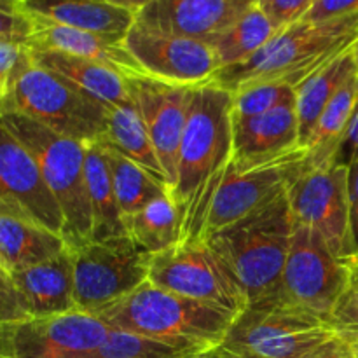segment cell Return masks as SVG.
Instances as JSON below:
<instances>
[{
	"label": "cell",
	"instance_id": "cell-1",
	"mask_svg": "<svg viewBox=\"0 0 358 358\" xmlns=\"http://www.w3.org/2000/svg\"><path fill=\"white\" fill-rule=\"evenodd\" d=\"M233 156V93L212 83L196 86L178 152L177 182L170 189L184 212L182 243L205 240L210 210Z\"/></svg>",
	"mask_w": 358,
	"mask_h": 358
},
{
	"label": "cell",
	"instance_id": "cell-2",
	"mask_svg": "<svg viewBox=\"0 0 358 358\" xmlns=\"http://www.w3.org/2000/svg\"><path fill=\"white\" fill-rule=\"evenodd\" d=\"M358 41V13L327 21H297L282 28L257 55L240 65L217 70L212 84L236 93L254 84L282 83L297 87Z\"/></svg>",
	"mask_w": 358,
	"mask_h": 358
},
{
	"label": "cell",
	"instance_id": "cell-3",
	"mask_svg": "<svg viewBox=\"0 0 358 358\" xmlns=\"http://www.w3.org/2000/svg\"><path fill=\"white\" fill-rule=\"evenodd\" d=\"M112 329L157 339L191 352L222 345L236 315L164 290L147 280L96 313Z\"/></svg>",
	"mask_w": 358,
	"mask_h": 358
},
{
	"label": "cell",
	"instance_id": "cell-4",
	"mask_svg": "<svg viewBox=\"0 0 358 358\" xmlns=\"http://www.w3.org/2000/svg\"><path fill=\"white\" fill-rule=\"evenodd\" d=\"M296 220L289 191L206 238V243L236 278L248 304L278 285L292 245Z\"/></svg>",
	"mask_w": 358,
	"mask_h": 358
},
{
	"label": "cell",
	"instance_id": "cell-5",
	"mask_svg": "<svg viewBox=\"0 0 358 358\" xmlns=\"http://www.w3.org/2000/svg\"><path fill=\"white\" fill-rule=\"evenodd\" d=\"M0 126L20 140L37 161L65 213V238L69 245L93 240V215L86 182V145L16 112H0Z\"/></svg>",
	"mask_w": 358,
	"mask_h": 358
},
{
	"label": "cell",
	"instance_id": "cell-6",
	"mask_svg": "<svg viewBox=\"0 0 358 358\" xmlns=\"http://www.w3.org/2000/svg\"><path fill=\"white\" fill-rule=\"evenodd\" d=\"M334 336L325 318L262 297L238 315L220 348L233 358H304Z\"/></svg>",
	"mask_w": 358,
	"mask_h": 358
},
{
	"label": "cell",
	"instance_id": "cell-7",
	"mask_svg": "<svg viewBox=\"0 0 358 358\" xmlns=\"http://www.w3.org/2000/svg\"><path fill=\"white\" fill-rule=\"evenodd\" d=\"M2 100L0 112H16L63 136L101 143L107 133L108 108L51 70L34 65Z\"/></svg>",
	"mask_w": 358,
	"mask_h": 358
},
{
	"label": "cell",
	"instance_id": "cell-8",
	"mask_svg": "<svg viewBox=\"0 0 358 358\" xmlns=\"http://www.w3.org/2000/svg\"><path fill=\"white\" fill-rule=\"evenodd\" d=\"M352 259H341L324 238L296 224L292 245L278 285L269 296L329 320L338 301L350 290Z\"/></svg>",
	"mask_w": 358,
	"mask_h": 358
},
{
	"label": "cell",
	"instance_id": "cell-9",
	"mask_svg": "<svg viewBox=\"0 0 358 358\" xmlns=\"http://www.w3.org/2000/svg\"><path fill=\"white\" fill-rule=\"evenodd\" d=\"M73 266V297L79 311L96 315L149 280L152 255L128 234L103 241L69 245Z\"/></svg>",
	"mask_w": 358,
	"mask_h": 358
},
{
	"label": "cell",
	"instance_id": "cell-10",
	"mask_svg": "<svg viewBox=\"0 0 358 358\" xmlns=\"http://www.w3.org/2000/svg\"><path fill=\"white\" fill-rule=\"evenodd\" d=\"M149 282L187 299L240 315L248 297L205 240L152 255Z\"/></svg>",
	"mask_w": 358,
	"mask_h": 358
},
{
	"label": "cell",
	"instance_id": "cell-11",
	"mask_svg": "<svg viewBox=\"0 0 358 358\" xmlns=\"http://www.w3.org/2000/svg\"><path fill=\"white\" fill-rule=\"evenodd\" d=\"M308 166V150L304 147L257 163L240 164L231 161L210 210L205 240L289 191Z\"/></svg>",
	"mask_w": 358,
	"mask_h": 358
},
{
	"label": "cell",
	"instance_id": "cell-12",
	"mask_svg": "<svg viewBox=\"0 0 358 358\" xmlns=\"http://www.w3.org/2000/svg\"><path fill=\"white\" fill-rule=\"evenodd\" d=\"M289 201L296 224L320 234L338 257L355 255L350 224L348 166L336 161L308 166L289 187Z\"/></svg>",
	"mask_w": 358,
	"mask_h": 358
},
{
	"label": "cell",
	"instance_id": "cell-13",
	"mask_svg": "<svg viewBox=\"0 0 358 358\" xmlns=\"http://www.w3.org/2000/svg\"><path fill=\"white\" fill-rule=\"evenodd\" d=\"M110 331L100 317L79 310L2 324V358H87Z\"/></svg>",
	"mask_w": 358,
	"mask_h": 358
},
{
	"label": "cell",
	"instance_id": "cell-14",
	"mask_svg": "<svg viewBox=\"0 0 358 358\" xmlns=\"http://www.w3.org/2000/svg\"><path fill=\"white\" fill-rule=\"evenodd\" d=\"M128 86L171 189L177 182L178 152L196 86L150 76L128 77Z\"/></svg>",
	"mask_w": 358,
	"mask_h": 358
},
{
	"label": "cell",
	"instance_id": "cell-15",
	"mask_svg": "<svg viewBox=\"0 0 358 358\" xmlns=\"http://www.w3.org/2000/svg\"><path fill=\"white\" fill-rule=\"evenodd\" d=\"M124 44L147 76L168 83L201 86L219 70L212 44L150 30L138 21L128 31Z\"/></svg>",
	"mask_w": 358,
	"mask_h": 358
},
{
	"label": "cell",
	"instance_id": "cell-16",
	"mask_svg": "<svg viewBox=\"0 0 358 358\" xmlns=\"http://www.w3.org/2000/svg\"><path fill=\"white\" fill-rule=\"evenodd\" d=\"M0 205L20 210L65 236V213L35 157L0 126Z\"/></svg>",
	"mask_w": 358,
	"mask_h": 358
},
{
	"label": "cell",
	"instance_id": "cell-17",
	"mask_svg": "<svg viewBox=\"0 0 358 358\" xmlns=\"http://www.w3.org/2000/svg\"><path fill=\"white\" fill-rule=\"evenodd\" d=\"M250 6L247 0H152L136 21L150 30L210 44Z\"/></svg>",
	"mask_w": 358,
	"mask_h": 358
},
{
	"label": "cell",
	"instance_id": "cell-18",
	"mask_svg": "<svg viewBox=\"0 0 358 358\" xmlns=\"http://www.w3.org/2000/svg\"><path fill=\"white\" fill-rule=\"evenodd\" d=\"M0 275L13 287L27 320L77 310L70 248L42 264L10 273L0 271Z\"/></svg>",
	"mask_w": 358,
	"mask_h": 358
},
{
	"label": "cell",
	"instance_id": "cell-19",
	"mask_svg": "<svg viewBox=\"0 0 358 358\" xmlns=\"http://www.w3.org/2000/svg\"><path fill=\"white\" fill-rule=\"evenodd\" d=\"M31 48L65 52L114 69L126 77L147 76L124 41L31 16Z\"/></svg>",
	"mask_w": 358,
	"mask_h": 358
},
{
	"label": "cell",
	"instance_id": "cell-20",
	"mask_svg": "<svg viewBox=\"0 0 358 358\" xmlns=\"http://www.w3.org/2000/svg\"><path fill=\"white\" fill-rule=\"evenodd\" d=\"M297 147H301V142L296 105L280 107L255 117L233 115L234 163L273 159Z\"/></svg>",
	"mask_w": 358,
	"mask_h": 358
},
{
	"label": "cell",
	"instance_id": "cell-21",
	"mask_svg": "<svg viewBox=\"0 0 358 358\" xmlns=\"http://www.w3.org/2000/svg\"><path fill=\"white\" fill-rule=\"evenodd\" d=\"M69 248L63 234L48 229L20 210L0 205V271H17L51 261Z\"/></svg>",
	"mask_w": 358,
	"mask_h": 358
},
{
	"label": "cell",
	"instance_id": "cell-22",
	"mask_svg": "<svg viewBox=\"0 0 358 358\" xmlns=\"http://www.w3.org/2000/svg\"><path fill=\"white\" fill-rule=\"evenodd\" d=\"M21 7L31 16L117 41H124L136 21L135 14L107 0H24Z\"/></svg>",
	"mask_w": 358,
	"mask_h": 358
},
{
	"label": "cell",
	"instance_id": "cell-23",
	"mask_svg": "<svg viewBox=\"0 0 358 358\" xmlns=\"http://www.w3.org/2000/svg\"><path fill=\"white\" fill-rule=\"evenodd\" d=\"M34 59L37 65L63 77L70 84L79 87L83 93L103 103L107 108L119 107L133 100L129 93L128 77L117 70L108 69L91 59L77 58V56L58 51H48V49H34Z\"/></svg>",
	"mask_w": 358,
	"mask_h": 358
},
{
	"label": "cell",
	"instance_id": "cell-24",
	"mask_svg": "<svg viewBox=\"0 0 358 358\" xmlns=\"http://www.w3.org/2000/svg\"><path fill=\"white\" fill-rule=\"evenodd\" d=\"M133 243L149 255H157L184 241V212L171 191L152 199L124 220Z\"/></svg>",
	"mask_w": 358,
	"mask_h": 358
},
{
	"label": "cell",
	"instance_id": "cell-25",
	"mask_svg": "<svg viewBox=\"0 0 358 358\" xmlns=\"http://www.w3.org/2000/svg\"><path fill=\"white\" fill-rule=\"evenodd\" d=\"M86 182L93 215V240L103 241L128 234L101 143L86 145Z\"/></svg>",
	"mask_w": 358,
	"mask_h": 358
},
{
	"label": "cell",
	"instance_id": "cell-26",
	"mask_svg": "<svg viewBox=\"0 0 358 358\" xmlns=\"http://www.w3.org/2000/svg\"><path fill=\"white\" fill-rule=\"evenodd\" d=\"M357 72L355 56L352 49L296 87V112L297 121H299L301 147L306 145L329 101L341 90L343 84Z\"/></svg>",
	"mask_w": 358,
	"mask_h": 358
},
{
	"label": "cell",
	"instance_id": "cell-27",
	"mask_svg": "<svg viewBox=\"0 0 358 358\" xmlns=\"http://www.w3.org/2000/svg\"><path fill=\"white\" fill-rule=\"evenodd\" d=\"M101 145L117 150L168 184L145 122L133 100L119 107L108 108L107 133L101 140Z\"/></svg>",
	"mask_w": 358,
	"mask_h": 358
},
{
	"label": "cell",
	"instance_id": "cell-28",
	"mask_svg": "<svg viewBox=\"0 0 358 358\" xmlns=\"http://www.w3.org/2000/svg\"><path fill=\"white\" fill-rule=\"evenodd\" d=\"M358 110V72L353 73L334 94L318 119L304 149L310 166L334 161L346 129Z\"/></svg>",
	"mask_w": 358,
	"mask_h": 358
},
{
	"label": "cell",
	"instance_id": "cell-29",
	"mask_svg": "<svg viewBox=\"0 0 358 358\" xmlns=\"http://www.w3.org/2000/svg\"><path fill=\"white\" fill-rule=\"evenodd\" d=\"M275 27L261 6L252 3L234 23H231L210 44L215 51L219 70L240 65L257 55L276 34Z\"/></svg>",
	"mask_w": 358,
	"mask_h": 358
},
{
	"label": "cell",
	"instance_id": "cell-30",
	"mask_svg": "<svg viewBox=\"0 0 358 358\" xmlns=\"http://www.w3.org/2000/svg\"><path fill=\"white\" fill-rule=\"evenodd\" d=\"M103 150L112 175L115 196H117L119 208H121L124 220L140 212L152 199L170 191L166 182L154 177L150 171H147L145 168L136 164L129 157L105 145Z\"/></svg>",
	"mask_w": 358,
	"mask_h": 358
},
{
	"label": "cell",
	"instance_id": "cell-31",
	"mask_svg": "<svg viewBox=\"0 0 358 358\" xmlns=\"http://www.w3.org/2000/svg\"><path fill=\"white\" fill-rule=\"evenodd\" d=\"M198 352L166 345L157 339L112 329L107 341L87 358H191Z\"/></svg>",
	"mask_w": 358,
	"mask_h": 358
},
{
	"label": "cell",
	"instance_id": "cell-32",
	"mask_svg": "<svg viewBox=\"0 0 358 358\" xmlns=\"http://www.w3.org/2000/svg\"><path fill=\"white\" fill-rule=\"evenodd\" d=\"M289 105H296V87L289 84H254L233 93L234 117H255Z\"/></svg>",
	"mask_w": 358,
	"mask_h": 358
},
{
	"label": "cell",
	"instance_id": "cell-33",
	"mask_svg": "<svg viewBox=\"0 0 358 358\" xmlns=\"http://www.w3.org/2000/svg\"><path fill=\"white\" fill-rule=\"evenodd\" d=\"M327 322L338 338L358 346V294L350 289L338 301Z\"/></svg>",
	"mask_w": 358,
	"mask_h": 358
},
{
	"label": "cell",
	"instance_id": "cell-34",
	"mask_svg": "<svg viewBox=\"0 0 358 358\" xmlns=\"http://www.w3.org/2000/svg\"><path fill=\"white\" fill-rule=\"evenodd\" d=\"M315 0H259L269 20L278 30L303 21L313 7Z\"/></svg>",
	"mask_w": 358,
	"mask_h": 358
},
{
	"label": "cell",
	"instance_id": "cell-35",
	"mask_svg": "<svg viewBox=\"0 0 358 358\" xmlns=\"http://www.w3.org/2000/svg\"><path fill=\"white\" fill-rule=\"evenodd\" d=\"M358 13V0H315L306 21H327Z\"/></svg>",
	"mask_w": 358,
	"mask_h": 358
},
{
	"label": "cell",
	"instance_id": "cell-36",
	"mask_svg": "<svg viewBox=\"0 0 358 358\" xmlns=\"http://www.w3.org/2000/svg\"><path fill=\"white\" fill-rule=\"evenodd\" d=\"M334 161L339 164H345V166H350V164L358 161V110L353 115L345 136H343V142L339 145Z\"/></svg>",
	"mask_w": 358,
	"mask_h": 358
},
{
	"label": "cell",
	"instance_id": "cell-37",
	"mask_svg": "<svg viewBox=\"0 0 358 358\" xmlns=\"http://www.w3.org/2000/svg\"><path fill=\"white\" fill-rule=\"evenodd\" d=\"M304 358H358V346L334 336Z\"/></svg>",
	"mask_w": 358,
	"mask_h": 358
},
{
	"label": "cell",
	"instance_id": "cell-38",
	"mask_svg": "<svg viewBox=\"0 0 358 358\" xmlns=\"http://www.w3.org/2000/svg\"><path fill=\"white\" fill-rule=\"evenodd\" d=\"M348 196H350V224H352V240L358 254V161L348 166Z\"/></svg>",
	"mask_w": 358,
	"mask_h": 358
},
{
	"label": "cell",
	"instance_id": "cell-39",
	"mask_svg": "<svg viewBox=\"0 0 358 358\" xmlns=\"http://www.w3.org/2000/svg\"><path fill=\"white\" fill-rule=\"evenodd\" d=\"M107 2H110L112 6L119 7V9L129 10V13H133L135 16H138V14L142 13V10L145 9L152 0H107Z\"/></svg>",
	"mask_w": 358,
	"mask_h": 358
},
{
	"label": "cell",
	"instance_id": "cell-40",
	"mask_svg": "<svg viewBox=\"0 0 358 358\" xmlns=\"http://www.w3.org/2000/svg\"><path fill=\"white\" fill-rule=\"evenodd\" d=\"M191 358H233L229 355L227 352H224L220 346H217V348H212V350H206V352H201L198 353V355L191 357Z\"/></svg>",
	"mask_w": 358,
	"mask_h": 358
},
{
	"label": "cell",
	"instance_id": "cell-41",
	"mask_svg": "<svg viewBox=\"0 0 358 358\" xmlns=\"http://www.w3.org/2000/svg\"><path fill=\"white\" fill-rule=\"evenodd\" d=\"M350 289L358 294V254L352 257V280H350Z\"/></svg>",
	"mask_w": 358,
	"mask_h": 358
},
{
	"label": "cell",
	"instance_id": "cell-42",
	"mask_svg": "<svg viewBox=\"0 0 358 358\" xmlns=\"http://www.w3.org/2000/svg\"><path fill=\"white\" fill-rule=\"evenodd\" d=\"M353 56H355V63H357V70H358V41H357L355 48H353Z\"/></svg>",
	"mask_w": 358,
	"mask_h": 358
},
{
	"label": "cell",
	"instance_id": "cell-43",
	"mask_svg": "<svg viewBox=\"0 0 358 358\" xmlns=\"http://www.w3.org/2000/svg\"><path fill=\"white\" fill-rule=\"evenodd\" d=\"M7 2H14V3H20V6H21V3H23L24 0H7Z\"/></svg>",
	"mask_w": 358,
	"mask_h": 358
},
{
	"label": "cell",
	"instance_id": "cell-44",
	"mask_svg": "<svg viewBox=\"0 0 358 358\" xmlns=\"http://www.w3.org/2000/svg\"><path fill=\"white\" fill-rule=\"evenodd\" d=\"M247 2H248V3H257L259 0H247Z\"/></svg>",
	"mask_w": 358,
	"mask_h": 358
}]
</instances>
